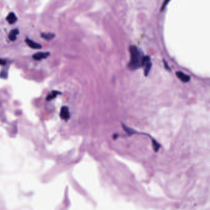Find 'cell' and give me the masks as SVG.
<instances>
[{
  "instance_id": "cell-1",
  "label": "cell",
  "mask_w": 210,
  "mask_h": 210,
  "mask_svg": "<svg viewBox=\"0 0 210 210\" xmlns=\"http://www.w3.org/2000/svg\"><path fill=\"white\" fill-rule=\"evenodd\" d=\"M130 60L128 67L131 70L138 69L142 67L144 56L142 51L137 46L132 45L129 48Z\"/></svg>"
},
{
  "instance_id": "cell-2",
  "label": "cell",
  "mask_w": 210,
  "mask_h": 210,
  "mask_svg": "<svg viewBox=\"0 0 210 210\" xmlns=\"http://www.w3.org/2000/svg\"><path fill=\"white\" fill-rule=\"evenodd\" d=\"M142 67H144V73L145 76H147L152 67V62L149 56H145L144 58Z\"/></svg>"
},
{
  "instance_id": "cell-3",
  "label": "cell",
  "mask_w": 210,
  "mask_h": 210,
  "mask_svg": "<svg viewBox=\"0 0 210 210\" xmlns=\"http://www.w3.org/2000/svg\"><path fill=\"white\" fill-rule=\"evenodd\" d=\"M60 117L64 120L67 121L70 118V112L68 107L67 106H63L60 109Z\"/></svg>"
},
{
  "instance_id": "cell-4",
  "label": "cell",
  "mask_w": 210,
  "mask_h": 210,
  "mask_svg": "<svg viewBox=\"0 0 210 210\" xmlns=\"http://www.w3.org/2000/svg\"><path fill=\"white\" fill-rule=\"evenodd\" d=\"M50 55V52H39L33 55V59L36 60H40L43 59H46Z\"/></svg>"
},
{
  "instance_id": "cell-5",
  "label": "cell",
  "mask_w": 210,
  "mask_h": 210,
  "mask_svg": "<svg viewBox=\"0 0 210 210\" xmlns=\"http://www.w3.org/2000/svg\"><path fill=\"white\" fill-rule=\"evenodd\" d=\"M176 75L179 79L181 81L184 82V83H187L191 80V77L189 76L187 74H185L182 72L178 71L176 73Z\"/></svg>"
},
{
  "instance_id": "cell-6",
  "label": "cell",
  "mask_w": 210,
  "mask_h": 210,
  "mask_svg": "<svg viewBox=\"0 0 210 210\" xmlns=\"http://www.w3.org/2000/svg\"><path fill=\"white\" fill-rule=\"evenodd\" d=\"M25 42L28 44V46L32 49H41L42 47L40 44L35 43L34 41L29 38H27L25 40Z\"/></svg>"
},
{
  "instance_id": "cell-7",
  "label": "cell",
  "mask_w": 210,
  "mask_h": 210,
  "mask_svg": "<svg viewBox=\"0 0 210 210\" xmlns=\"http://www.w3.org/2000/svg\"><path fill=\"white\" fill-rule=\"evenodd\" d=\"M6 20L10 24H13L15 22H16V21H17V17H16V15L14 13V12H11L7 16Z\"/></svg>"
},
{
  "instance_id": "cell-8",
  "label": "cell",
  "mask_w": 210,
  "mask_h": 210,
  "mask_svg": "<svg viewBox=\"0 0 210 210\" xmlns=\"http://www.w3.org/2000/svg\"><path fill=\"white\" fill-rule=\"evenodd\" d=\"M19 34V30L18 29H13L12 30H11L9 33V39L11 41H12L14 42L17 38V36L18 35V34Z\"/></svg>"
},
{
  "instance_id": "cell-9",
  "label": "cell",
  "mask_w": 210,
  "mask_h": 210,
  "mask_svg": "<svg viewBox=\"0 0 210 210\" xmlns=\"http://www.w3.org/2000/svg\"><path fill=\"white\" fill-rule=\"evenodd\" d=\"M59 94H60V93L59 91H52L50 93H49V94L47 96L46 100L49 101L54 99H55L57 96L59 95Z\"/></svg>"
},
{
  "instance_id": "cell-10",
  "label": "cell",
  "mask_w": 210,
  "mask_h": 210,
  "mask_svg": "<svg viewBox=\"0 0 210 210\" xmlns=\"http://www.w3.org/2000/svg\"><path fill=\"white\" fill-rule=\"evenodd\" d=\"M43 38L46 40H52L54 37L55 36V35L54 34H51V33H42V35H41Z\"/></svg>"
},
{
  "instance_id": "cell-11",
  "label": "cell",
  "mask_w": 210,
  "mask_h": 210,
  "mask_svg": "<svg viewBox=\"0 0 210 210\" xmlns=\"http://www.w3.org/2000/svg\"><path fill=\"white\" fill-rule=\"evenodd\" d=\"M0 77H1L3 78H7V70H3V71H1V72L0 73Z\"/></svg>"
},
{
  "instance_id": "cell-12",
  "label": "cell",
  "mask_w": 210,
  "mask_h": 210,
  "mask_svg": "<svg viewBox=\"0 0 210 210\" xmlns=\"http://www.w3.org/2000/svg\"><path fill=\"white\" fill-rule=\"evenodd\" d=\"M6 63H7L6 60L3 59H0V65H6Z\"/></svg>"
},
{
  "instance_id": "cell-13",
  "label": "cell",
  "mask_w": 210,
  "mask_h": 210,
  "mask_svg": "<svg viewBox=\"0 0 210 210\" xmlns=\"http://www.w3.org/2000/svg\"><path fill=\"white\" fill-rule=\"evenodd\" d=\"M168 3H169V1H164V2L163 3V6H162V9H160V11H163V10L164 7H165V5H166V4H167Z\"/></svg>"
},
{
  "instance_id": "cell-14",
  "label": "cell",
  "mask_w": 210,
  "mask_h": 210,
  "mask_svg": "<svg viewBox=\"0 0 210 210\" xmlns=\"http://www.w3.org/2000/svg\"><path fill=\"white\" fill-rule=\"evenodd\" d=\"M163 62H164V67H166V69H168V70H170V67L168 66V64H167L165 60H163Z\"/></svg>"
}]
</instances>
